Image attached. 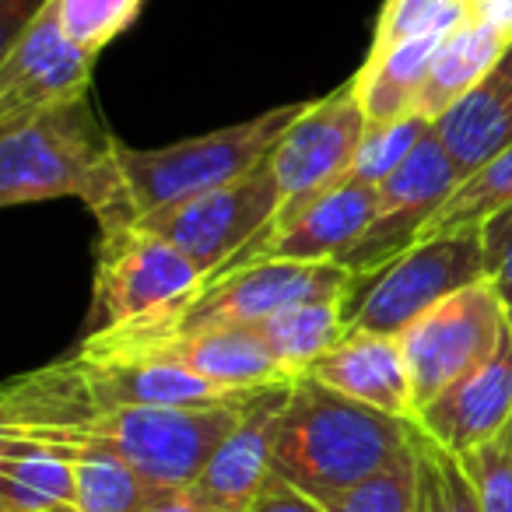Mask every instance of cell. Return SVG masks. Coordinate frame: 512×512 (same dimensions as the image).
Returning a JSON list of instances; mask_svg holds the SVG:
<instances>
[{
    "instance_id": "1",
    "label": "cell",
    "mask_w": 512,
    "mask_h": 512,
    "mask_svg": "<svg viewBox=\"0 0 512 512\" xmlns=\"http://www.w3.org/2000/svg\"><path fill=\"white\" fill-rule=\"evenodd\" d=\"M78 197L113 235L141 221L120 165V141L95 120L88 99L0 123V204Z\"/></svg>"
},
{
    "instance_id": "2",
    "label": "cell",
    "mask_w": 512,
    "mask_h": 512,
    "mask_svg": "<svg viewBox=\"0 0 512 512\" xmlns=\"http://www.w3.org/2000/svg\"><path fill=\"white\" fill-rule=\"evenodd\" d=\"M411 449V421L365 407L313 376L292 383L274 474L330 505Z\"/></svg>"
},
{
    "instance_id": "3",
    "label": "cell",
    "mask_w": 512,
    "mask_h": 512,
    "mask_svg": "<svg viewBox=\"0 0 512 512\" xmlns=\"http://www.w3.org/2000/svg\"><path fill=\"white\" fill-rule=\"evenodd\" d=\"M355 274L341 264H292V260H260V264L232 267L211 278L197 295L148 323H137L113 334L88 337L78 344L85 355H113L137 344L162 341V337L193 334L214 327H256L267 316L292 309L299 302L348 299Z\"/></svg>"
},
{
    "instance_id": "4",
    "label": "cell",
    "mask_w": 512,
    "mask_h": 512,
    "mask_svg": "<svg viewBox=\"0 0 512 512\" xmlns=\"http://www.w3.org/2000/svg\"><path fill=\"white\" fill-rule=\"evenodd\" d=\"M249 400L214 407H109L78 425L50 428L29 439L113 449L158 488H186L207 467L218 442L239 425Z\"/></svg>"
},
{
    "instance_id": "5",
    "label": "cell",
    "mask_w": 512,
    "mask_h": 512,
    "mask_svg": "<svg viewBox=\"0 0 512 512\" xmlns=\"http://www.w3.org/2000/svg\"><path fill=\"white\" fill-rule=\"evenodd\" d=\"M302 109L306 102L281 106L253 116V120L190 137V141L165 144V148L137 151L120 144V165L137 214L144 218V214H155L179 200L200 197V193L242 179L271 155L274 144L281 141V134L292 127Z\"/></svg>"
},
{
    "instance_id": "6",
    "label": "cell",
    "mask_w": 512,
    "mask_h": 512,
    "mask_svg": "<svg viewBox=\"0 0 512 512\" xmlns=\"http://www.w3.org/2000/svg\"><path fill=\"white\" fill-rule=\"evenodd\" d=\"M204 285V271L190 256L148 228L130 225L113 235H99L92 309L81 341L155 320L183 306Z\"/></svg>"
},
{
    "instance_id": "7",
    "label": "cell",
    "mask_w": 512,
    "mask_h": 512,
    "mask_svg": "<svg viewBox=\"0 0 512 512\" xmlns=\"http://www.w3.org/2000/svg\"><path fill=\"white\" fill-rule=\"evenodd\" d=\"M477 281H488L484 278L481 232L421 239L390 267L355 278L348 299H344L348 334L397 337L421 313Z\"/></svg>"
},
{
    "instance_id": "8",
    "label": "cell",
    "mask_w": 512,
    "mask_h": 512,
    "mask_svg": "<svg viewBox=\"0 0 512 512\" xmlns=\"http://www.w3.org/2000/svg\"><path fill=\"white\" fill-rule=\"evenodd\" d=\"M281 204H285V197H281L278 176L264 158L253 172H246L235 183L179 200V204H169L155 214H144L137 225L172 242L211 281L249 242H256L274 225Z\"/></svg>"
},
{
    "instance_id": "9",
    "label": "cell",
    "mask_w": 512,
    "mask_h": 512,
    "mask_svg": "<svg viewBox=\"0 0 512 512\" xmlns=\"http://www.w3.org/2000/svg\"><path fill=\"white\" fill-rule=\"evenodd\" d=\"M509 330L512 320L488 281L449 295L439 306L421 313L411 327L400 330L397 341L411 369L418 407H425L446 386L488 362Z\"/></svg>"
},
{
    "instance_id": "10",
    "label": "cell",
    "mask_w": 512,
    "mask_h": 512,
    "mask_svg": "<svg viewBox=\"0 0 512 512\" xmlns=\"http://www.w3.org/2000/svg\"><path fill=\"white\" fill-rule=\"evenodd\" d=\"M365 127H369L365 109L351 81L313 106L306 102V109L295 116L292 127L281 134V141L267 155L274 176H278L281 197H285L271 228H285L313 200H320L323 193L351 176Z\"/></svg>"
},
{
    "instance_id": "11",
    "label": "cell",
    "mask_w": 512,
    "mask_h": 512,
    "mask_svg": "<svg viewBox=\"0 0 512 512\" xmlns=\"http://www.w3.org/2000/svg\"><path fill=\"white\" fill-rule=\"evenodd\" d=\"M463 169L439 141L435 127L421 137L404 165L379 186V214L369 232L341 256V267H348L355 278L376 274L390 267L397 256H404L421 239V228L432 221V214L453 197L463 183Z\"/></svg>"
},
{
    "instance_id": "12",
    "label": "cell",
    "mask_w": 512,
    "mask_h": 512,
    "mask_svg": "<svg viewBox=\"0 0 512 512\" xmlns=\"http://www.w3.org/2000/svg\"><path fill=\"white\" fill-rule=\"evenodd\" d=\"M95 57L81 50L64 32L57 4L46 0L43 8L18 25L15 36L4 43L0 57V123L25 120L67 102L88 99Z\"/></svg>"
},
{
    "instance_id": "13",
    "label": "cell",
    "mask_w": 512,
    "mask_h": 512,
    "mask_svg": "<svg viewBox=\"0 0 512 512\" xmlns=\"http://www.w3.org/2000/svg\"><path fill=\"white\" fill-rule=\"evenodd\" d=\"M379 214V186L344 179L334 190L306 207L285 228H267L256 242H249L232 267L260 264V260H292V264H341V256L369 232ZM218 271V274H225ZM214 274V278H218Z\"/></svg>"
},
{
    "instance_id": "14",
    "label": "cell",
    "mask_w": 512,
    "mask_h": 512,
    "mask_svg": "<svg viewBox=\"0 0 512 512\" xmlns=\"http://www.w3.org/2000/svg\"><path fill=\"white\" fill-rule=\"evenodd\" d=\"M295 383V379H292ZM292 383H274L256 390L246 404L239 425L218 442L207 467L190 484L204 502L225 512H246L274 474V446H278L281 414L292 397Z\"/></svg>"
},
{
    "instance_id": "15",
    "label": "cell",
    "mask_w": 512,
    "mask_h": 512,
    "mask_svg": "<svg viewBox=\"0 0 512 512\" xmlns=\"http://www.w3.org/2000/svg\"><path fill=\"white\" fill-rule=\"evenodd\" d=\"M512 418V330L498 351L474 372L456 379L453 386L418 407L414 425L446 446L449 453L463 456L484 442L498 439Z\"/></svg>"
},
{
    "instance_id": "16",
    "label": "cell",
    "mask_w": 512,
    "mask_h": 512,
    "mask_svg": "<svg viewBox=\"0 0 512 512\" xmlns=\"http://www.w3.org/2000/svg\"><path fill=\"white\" fill-rule=\"evenodd\" d=\"M92 358H158V362H172L193 376L207 379V383L225 386V390H264L274 383H292L274 362L256 327L193 330V334L162 337V341Z\"/></svg>"
},
{
    "instance_id": "17",
    "label": "cell",
    "mask_w": 512,
    "mask_h": 512,
    "mask_svg": "<svg viewBox=\"0 0 512 512\" xmlns=\"http://www.w3.org/2000/svg\"><path fill=\"white\" fill-rule=\"evenodd\" d=\"M306 376L365 407H376L393 418L414 421L418 400H414L411 369H407L404 348L397 337L386 334H344V341L323 358L309 365Z\"/></svg>"
},
{
    "instance_id": "18",
    "label": "cell",
    "mask_w": 512,
    "mask_h": 512,
    "mask_svg": "<svg viewBox=\"0 0 512 512\" xmlns=\"http://www.w3.org/2000/svg\"><path fill=\"white\" fill-rule=\"evenodd\" d=\"M0 509L78 512L71 446L0 432Z\"/></svg>"
},
{
    "instance_id": "19",
    "label": "cell",
    "mask_w": 512,
    "mask_h": 512,
    "mask_svg": "<svg viewBox=\"0 0 512 512\" xmlns=\"http://www.w3.org/2000/svg\"><path fill=\"white\" fill-rule=\"evenodd\" d=\"M439 141L456 158L463 176H474L484 162L512 144V46L498 67L463 95L453 109L432 123Z\"/></svg>"
},
{
    "instance_id": "20",
    "label": "cell",
    "mask_w": 512,
    "mask_h": 512,
    "mask_svg": "<svg viewBox=\"0 0 512 512\" xmlns=\"http://www.w3.org/2000/svg\"><path fill=\"white\" fill-rule=\"evenodd\" d=\"M509 46V29L484 22V18H467L460 29H453L442 39L439 53H435L432 67H428L425 85H421L414 113L435 123L446 109H453L463 95H470L495 71L498 60L509 53Z\"/></svg>"
},
{
    "instance_id": "21",
    "label": "cell",
    "mask_w": 512,
    "mask_h": 512,
    "mask_svg": "<svg viewBox=\"0 0 512 512\" xmlns=\"http://www.w3.org/2000/svg\"><path fill=\"white\" fill-rule=\"evenodd\" d=\"M442 39L446 36L407 39V43L393 46V50L365 57L362 71L351 78V85H355L369 127L418 116L414 109H418L421 85H425L428 67H432L435 53H439Z\"/></svg>"
},
{
    "instance_id": "22",
    "label": "cell",
    "mask_w": 512,
    "mask_h": 512,
    "mask_svg": "<svg viewBox=\"0 0 512 512\" xmlns=\"http://www.w3.org/2000/svg\"><path fill=\"white\" fill-rule=\"evenodd\" d=\"M256 330L264 337L274 362L281 365V372L288 379H299L306 376L316 358H323L344 341L348 309H344V299L299 302V306L281 309L264 323H256Z\"/></svg>"
},
{
    "instance_id": "23",
    "label": "cell",
    "mask_w": 512,
    "mask_h": 512,
    "mask_svg": "<svg viewBox=\"0 0 512 512\" xmlns=\"http://www.w3.org/2000/svg\"><path fill=\"white\" fill-rule=\"evenodd\" d=\"M78 474V512H148L158 484L134 463L102 446H71Z\"/></svg>"
},
{
    "instance_id": "24",
    "label": "cell",
    "mask_w": 512,
    "mask_h": 512,
    "mask_svg": "<svg viewBox=\"0 0 512 512\" xmlns=\"http://www.w3.org/2000/svg\"><path fill=\"white\" fill-rule=\"evenodd\" d=\"M512 204V144L498 151L491 162H484L474 176H467L453 190V197L432 214L421 239H439V235L481 232V225L495 211ZM418 239V242H421Z\"/></svg>"
},
{
    "instance_id": "25",
    "label": "cell",
    "mask_w": 512,
    "mask_h": 512,
    "mask_svg": "<svg viewBox=\"0 0 512 512\" xmlns=\"http://www.w3.org/2000/svg\"><path fill=\"white\" fill-rule=\"evenodd\" d=\"M411 456H414V512H481L477 488L470 481L463 456L449 453L428 439L411 421Z\"/></svg>"
},
{
    "instance_id": "26",
    "label": "cell",
    "mask_w": 512,
    "mask_h": 512,
    "mask_svg": "<svg viewBox=\"0 0 512 512\" xmlns=\"http://www.w3.org/2000/svg\"><path fill=\"white\" fill-rule=\"evenodd\" d=\"M467 18H474V0H386L369 53L393 50L421 36H449Z\"/></svg>"
},
{
    "instance_id": "27",
    "label": "cell",
    "mask_w": 512,
    "mask_h": 512,
    "mask_svg": "<svg viewBox=\"0 0 512 512\" xmlns=\"http://www.w3.org/2000/svg\"><path fill=\"white\" fill-rule=\"evenodd\" d=\"M428 130H432V120H425V116H407V120L365 127L362 148H358L348 179H358V183H369V186H383L386 179L411 158V151L418 148L421 137H425Z\"/></svg>"
},
{
    "instance_id": "28",
    "label": "cell",
    "mask_w": 512,
    "mask_h": 512,
    "mask_svg": "<svg viewBox=\"0 0 512 512\" xmlns=\"http://www.w3.org/2000/svg\"><path fill=\"white\" fill-rule=\"evenodd\" d=\"M64 32L88 50L92 57H99L123 29L137 18L144 0H53Z\"/></svg>"
},
{
    "instance_id": "29",
    "label": "cell",
    "mask_w": 512,
    "mask_h": 512,
    "mask_svg": "<svg viewBox=\"0 0 512 512\" xmlns=\"http://www.w3.org/2000/svg\"><path fill=\"white\" fill-rule=\"evenodd\" d=\"M330 512H414V456L407 449L400 460L372 474L348 495L327 505Z\"/></svg>"
},
{
    "instance_id": "30",
    "label": "cell",
    "mask_w": 512,
    "mask_h": 512,
    "mask_svg": "<svg viewBox=\"0 0 512 512\" xmlns=\"http://www.w3.org/2000/svg\"><path fill=\"white\" fill-rule=\"evenodd\" d=\"M463 467L477 488L481 512H512V446L491 439L463 453Z\"/></svg>"
},
{
    "instance_id": "31",
    "label": "cell",
    "mask_w": 512,
    "mask_h": 512,
    "mask_svg": "<svg viewBox=\"0 0 512 512\" xmlns=\"http://www.w3.org/2000/svg\"><path fill=\"white\" fill-rule=\"evenodd\" d=\"M484 278L498 292L505 313L512 316V204L495 211L481 225Z\"/></svg>"
},
{
    "instance_id": "32",
    "label": "cell",
    "mask_w": 512,
    "mask_h": 512,
    "mask_svg": "<svg viewBox=\"0 0 512 512\" xmlns=\"http://www.w3.org/2000/svg\"><path fill=\"white\" fill-rule=\"evenodd\" d=\"M246 512H330L323 502H316L313 495H306L302 488L288 484L285 477L271 474V481L264 484V491L253 498Z\"/></svg>"
},
{
    "instance_id": "33",
    "label": "cell",
    "mask_w": 512,
    "mask_h": 512,
    "mask_svg": "<svg viewBox=\"0 0 512 512\" xmlns=\"http://www.w3.org/2000/svg\"><path fill=\"white\" fill-rule=\"evenodd\" d=\"M148 512H225V509L204 502V498L186 484V488H162Z\"/></svg>"
},
{
    "instance_id": "34",
    "label": "cell",
    "mask_w": 512,
    "mask_h": 512,
    "mask_svg": "<svg viewBox=\"0 0 512 512\" xmlns=\"http://www.w3.org/2000/svg\"><path fill=\"white\" fill-rule=\"evenodd\" d=\"M498 439H502L505 446H512V418H509V425L502 428V435H498Z\"/></svg>"
},
{
    "instance_id": "35",
    "label": "cell",
    "mask_w": 512,
    "mask_h": 512,
    "mask_svg": "<svg viewBox=\"0 0 512 512\" xmlns=\"http://www.w3.org/2000/svg\"><path fill=\"white\" fill-rule=\"evenodd\" d=\"M0 512H15V509H0Z\"/></svg>"
},
{
    "instance_id": "36",
    "label": "cell",
    "mask_w": 512,
    "mask_h": 512,
    "mask_svg": "<svg viewBox=\"0 0 512 512\" xmlns=\"http://www.w3.org/2000/svg\"><path fill=\"white\" fill-rule=\"evenodd\" d=\"M509 320H512V316H509Z\"/></svg>"
}]
</instances>
